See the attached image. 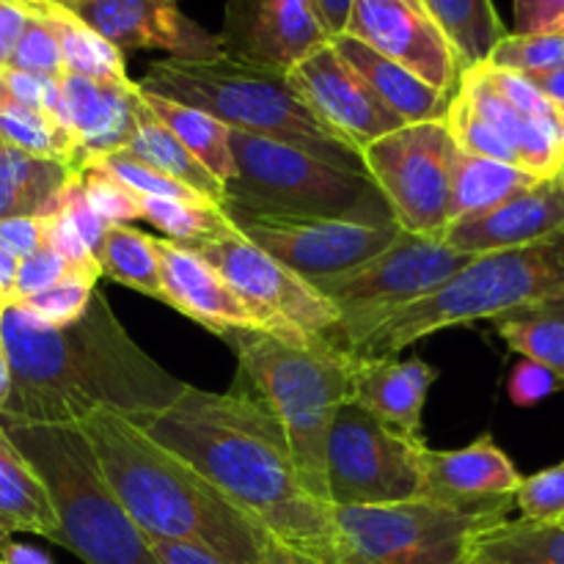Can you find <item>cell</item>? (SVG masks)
Wrapping results in <instances>:
<instances>
[{"label": "cell", "mask_w": 564, "mask_h": 564, "mask_svg": "<svg viewBox=\"0 0 564 564\" xmlns=\"http://www.w3.org/2000/svg\"><path fill=\"white\" fill-rule=\"evenodd\" d=\"M0 339L11 364V397L0 422L77 424L113 411L143 424L187 389L135 345L99 290L86 314L64 328L6 303Z\"/></svg>", "instance_id": "6da1fadb"}, {"label": "cell", "mask_w": 564, "mask_h": 564, "mask_svg": "<svg viewBox=\"0 0 564 564\" xmlns=\"http://www.w3.org/2000/svg\"><path fill=\"white\" fill-rule=\"evenodd\" d=\"M141 427L191 463L270 538L336 564L334 507L308 494L284 427L257 394L187 386Z\"/></svg>", "instance_id": "7a4b0ae2"}, {"label": "cell", "mask_w": 564, "mask_h": 564, "mask_svg": "<svg viewBox=\"0 0 564 564\" xmlns=\"http://www.w3.org/2000/svg\"><path fill=\"white\" fill-rule=\"evenodd\" d=\"M77 424L110 488L149 540L198 543L231 564L259 562L268 532L141 424L113 411H97Z\"/></svg>", "instance_id": "3957f363"}, {"label": "cell", "mask_w": 564, "mask_h": 564, "mask_svg": "<svg viewBox=\"0 0 564 564\" xmlns=\"http://www.w3.org/2000/svg\"><path fill=\"white\" fill-rule=\"evenodd\" d=\"M543 306H564V237L471 257L438 290L375 325L347 356L356 361L400 358L405 347L438 330Z\"/></svg>", "instance_id": "277c9868"}, {"label": "cell", "mask_w": 564, "mask_h": 564, "mask_svg": "<svg viewBox=\"0 0 564 564\" xmlns=\"http://www.w3.org/2000/svg\"><path fill=\"white\" fill-rule=\"evenodd\" d=\"M0 427L47 490L58 545L86 564H158L80 424L0 422Z\"/></svg>", "instance_id": "5b68a950"}, {"label": "cell", "mask_w": 564, "mask_h": 564, "mask_svg": "<svg viewBox=\"0 0 564 564\" xmlns=\"http://www.w3.org/2000/svg\"><path fill=\"white\" fill-rule=\"evenodd\" d=\"M143 91L213 116L229 130L273 138L339 169L367 174L356 149L330 135L281 72L257 69L231 58L154 61L138 83Z\"/></svg>", "instance_id": "8992f818"}, {"label": "cell", "mask_w": 564, "mask_h": 564, "mask_svg": "<svg viewBox=\"0 0 564 564\" xmlns=\"http://www.w3.org/2000/svg\"><path fill=\"white\" fill-rule=\"evenodd\" d=\"M220 339L231 347L257 397L284 427L308 494L330 505L325 441L339 408L350 402L356 358L345 350L297 345L262 330H226Z\"/></svg>", "instance_id": "52a82bcc"}, {"label": "cell", "mask_w": 564, "mask_h": 564, "mask_svg": "<svg viewBox=\"0 0 564 564\" xmlns=\"http://www.w3.org/2000/svg\"><path fill=\"white\" fill-rule=\"evenodd\" d=\"M235 176L224 187L226 215L257 218H391L367 174L339 169L290 143L229 130Z\"/></svg>", "instance_id": "ba28073f"}, {"label": "cell", "mask_w": 564, "mask_h": 564, "mask_svg": "<svg viewBox=\"0 0 564 564\" xmlns=\"http://www.w3.org/2000/svg\"><path fill=\"white\" fill-rule=\"evenodd\" d=\"M505 518L430 499L334 507L336 564H466L468 540Z\"/></svg>", "instance_id": "9c48e42d"}, {"label": "cell", "mask_w": 564, "mask_h": 564, "mask_svg": "<svg viewBox=\"0 0 564 564\" xmlns=\"http://www.w3.org/2000/svg\"><path fill=\"white\" fill-rule=\"evenodd\" d=\"M471 257L457 253L441 237L400 231L394 242L369 262L317 281V290L339 314V347L350 352L364 336L397 308L438 290Z\"/></svg>", "instance_id": "30bf717a"}, {"label": "cell", "mask_w": 564, "mask_h": 564, "mask_svg": "<svg viewBox=\"0 0 564 564\" xmlns=\"http://www.w3.org/2000/svg\"><path fill=\"white\" fill-rule=\"evenodd\" d=\"M424 438H408L345 402L325 441L330 507H372L422 499Z\"/></svg>", "instance_id": "8fae6325"}, {"label": "cell", "mask_w": 564, "mask_h": 564, "mask_svg": "<svg viewBox=\"0 0 564 564\" xmlns=\"http://www.w3.org/2000/svg\"><path fill=\"white\" fill-rule=\"evenodd\" d=\"M452 158L455 143L446 119L405 124L361 152L394 224L422 237H441L449 226Z\"/></svg>", "instance_id": "7c38bea8"}, {"label": "cell", "mask_w": 564, "mask_h": 564, "mask_svg": "<svg viewBox=\"0 0 564 564\" xmlns=\"http://www.w3.org/2000/svg\"><path fill=\"white\" fill-rule=\"evenodd\" d=\"M229 220L259 251L312 284L369 262L402 231L394 218H257L231 213Z\"/></svg>", "instance_id": "4fadbf2b"}, {"label": "cell", "mask_w": 564, "mask_h": 564, "mask_svg": "<svg viewBox=\"0 0 564 564\" xmlns=\"http://www.w3.org/2000/svg\"><path fill=\"white\" fill-rule=\"evenodd\" d=\"M196 253L213 264L240 295L279 317L303 345L341 350L339 314L328 297L312 281L259 251L240 231L224 240L204 242Z\"/></svg>", "instance_id": "5bb4252c"}, {"label": "cell", "mask_w": 564, "mask_h": 564, "mask_svg": "<svg viewBox=\"0 0 564 564\" xmlns=\"http://www.w3.org/2000/svg\"><path fill=\"white\" fill-rule=\"evenodd\" d=\"M286 80L314 119L358 154L378 138L405 127V121L375 97L372 88L330 42L292 66Z\"/></svg>", "instance_id": "9a60e30c"}, {"label": "cell", "mask_w": 564, "mask_h": 564, "mask_svg": "<svg viewBox=\"0 0 564 564\" xmlns=\"http://www.w3.org/2000/svg\"><path fill=\"white\" fill-rule=\"evenodd\" d=\"M345 36L405 66L438 91H457V55L422 0H352Z\"/></svg>", "instance_id": "2e32d148"}, {"label": "cell", "mask_w": 564, "mask_h": 564, "mask_svg": "<svg viewBox=\"0 0 564 564\" xmlns=\"http://www.w3.org/2000/svg\"><path fill=\"white\" fill-rule=\"evenodd\" d=\"M218 36L226 58L281 75L330 42L312 0H231Z\"/></svg>", "instance_id": "e0dca14e"}, {"label": "cell", "mask_w": 564, "mask_h": 564, "mask_svg": "<svg viewBox=\"0 0 564 564\" xmlns=\"http://www.w3.org/2000/svg\"><path fill=\"white\" fill-rule=\"evenodd\" d=\"M154 251H158L165 306L176 308L202 328L213 330L215 336L226 330H262L303 345L279 317L240 295L196 251L174 246L165 237H154Z\"/></svg>", "instance_id": "ac0fdd59"}, {"label": "cell", "mask_w": 564, "mask_h": 564, "mask_svg": "<svg viewBox=\"0 0 564 564\" xmlns=\"http://www.w3.org/2000/svg\"><path fill=\"white\" fill-rule=\"evenodd\" d=\"M121 55L163 50L174 61L224 58L218 33L182 14L176 0H83L72 9Z\"/></svg>", "instance_id": "d6986e66"}, {"label": "cell", "mask_w": 564, "mask_h": 564, "mask_svg": "<svg viewBox=\"0 0 564 564\" xmlns=\"http://www.w3.org/2000/svg\"><path fill=\"white\" fill-rule=\"evenodd\" d=\"M564 237V171L540 176L494 209L452 220L441 240L457 253L512 251Z\"/></svg>", "instance_id": "ffe728a7"}, {"label": "cell", "mask_w": 564, "mask_h": 564, "mask_svg": "<svg viewBox=\"0 0 564 564\" xmlns=\"http://www.w3.org/2000/svg\"><path fill=\"white\" fill-rule=\"evenodd\" d=\"M422 499L494 516H510L516 507V490L523 482L516 463L496 446L490 433L479 435L463 449L438 452L427 446L422 455Z\"/></svg>", "instance_id": "44dd1931"}, {"label": "cell", "mask_w": 564, "mask_h": 564, "mask_svg": "<svg viewBox=\"0 0 564 564\" xmlns=\"http://www.w3.org/2000/svg\"><path fill=\"white\" fill-rule=\"evenodd\" d=\"M61 119L75 138L80 169L99 154L127 149L135 132L138 83L97 80L64 72L58 77Z\"/></svg>", "instance_id": "7402d4cb"}, {"label": "cell", "mask_w": 564, "mask_h": 564, "mask_svg": "<svg viewBox=\"0 0 564 564\" xmlns=\"http://www.w3.org/2000/svg\"><path fill=\"white\" fill-rule=\"evenodd\" d=\"M435 380L438 369L416 356L356 361L350 402L408 438H424L422 413Z\"/></svg>", "instance_id": "603a6c76"}, {"label": "cell", "mask_w": 564, "mask_h": 564, "mask_svg": "<svg viewBox=\"0 0 564 564\" xmlns=\"http://www.w3.org/2000/svg\"><path fill=\"white\" fill-rule=\"evenodd\" d=\"M457 91L468 99L474 110L505 138L516 152L518 165L532 176H551L562 171L564 163V124L560 121H534L518 113L494 88L482 64L460 72Z\"/></svg>", "instance_id": "cb8c5ba5"}, {"label": "cell", "mask_w": 564, "mask_h": 564, "mask_svg": "<svg viewBox=\"0 0 564 564\" xmlns=\"http://www.w3.org/2000/svg\"><path fill=\"white\" fill-rule=\"evenodd\" d=\"M330 44H334L336 53L361 75V80L372 88L375 97H378L391 113L400 116L405 124L446 119L455 94H446L427 86L422 77L408 72L405 66L383 58L380 53L369 50L367 44L356 42V39L345 36V33L330 39Z\"/></svg>", "instance_id": "d4e9b609"}, {"label": "cell", "mask_w": 564, "mask_h": 564, "mask_svg": "<svg viewBox=\"0 0 564 564\" xmlns=\"http://www.w3.org/2000/svg\"><path fill=\"white\" fill-rule=\"evenodd\" d=\"M17 532L58 543V521L42 479L0 427V534Z\"/></svg>", "instance_id": "484cf974"}, {"label": "cell", "mask_w": 564, "mask_h": 564, "mask_svg": "<svg viewBox=\"0 0 564 564\" xmlns=\"http://www.w3.org/2000/svg\"><path fill=\"white\" fill-rule=\"evenodd\" d=\"M72 174V165L61 160L33 158L20 149L0 147V220L44 218L58 209V193Z\"/></svg>", "instance_id": "4316f807"}, {"label": "cell", "mask_w": 564, "mask_h": 564, "mask_svg": "<svg viewBox=\"0 0 564 564\" xmlns=\"http://www.w3.org/2000/svg\"><path fill=\"white\" fill-rule=\"evenodd\" d=\"M466 564H564V523H490L468 540Z\"/></svg>", "instance_id": "83f0119b"}, {"label": "cell", "mask_w": 564, "mask_h": 564, "mask_svg": "<svg viewBox=\"0 0 564 564\" xmlns=\"http://www.w3.org/2000/svg\"><path fill=\"white\" fill-rule=\"evenodd\" d=\"M127 152L135 154L143 163L154 165L158 171H163L171 180L182 182L191 191L202 193L204 198H209L213 204L224 202V185L182 147L174 138V132L160 121V116L149 108L147 97H143L141 86H138V99H135V132H132L130 143H127Z\"/></svg>", "instance_id": "f1b7e54d"}, {"label": "cell", "mask_w": 564, "mask_h": 564, "mask_svg": "<svg viewBox=\"0 0 564 564\" xmlns=\"http://www.w3.org/2000/svg\"><path fill=\"white\" fill-rule=\"evenodd\" d=\"M534 180H540V176H532L518 165L474 158V154L460 152L455 147L449 176V224L457 218H468V215L488 213L496 204L510 198L512 193L532 185Z\"/></svg>", "instance_id": "f546056e"}, {"label": "cell", "mask_w": 564, "mask_h": 564, "mask_svg": "<svg viewBox=\"0 0 564 564\" xmlns=\"http://www.w3.org/2000/svg\"><path fill=\"white\" fill-rule=\"evenodd\" d=\"M28 9L33 14L42 17L47 22V28L53 31L55 42L61 47V58H64V69L72 75L83 77H97V80H113V83H127V66L124 55L113 47L110 42H105L94 28H88L86 22L77 14H72L69 9H58V6L47 3H33L25 0Z\"/></svg>", "instance_id": "4dcf8cb0"}, {"label": "cell", "mask_w": 564, "mask_h": 564, "mask_svg": "<svg viewBox=\"0 0 564 564\" xmlns=\"http://www.w3.org/2000/svg\"><path fill=\"white\" fill-rule=\"evenodd\" d=\"M457 55L460 72L485 64L507 36L494 0H422Z\"/></svg>", "instance_id": "1f68e13d"}, {"label": "cell", "mask_w": 564, "mask_h": 564, "mask_svg": "<svg viewBox=\"0 0 564 564\" xmlns=\"http://www.w3.org/2000/svg\"><path fill=\"white\" fill-rule=\"evenodd\" d=\"M143 91V88H141ZM149 108L160 116L165 127L174 132L176 141L220 182L229 185L235 176V158H231V141H229V127L220 124L213 116L202 113L187 105L171 102V99L158 97V94L143 91Z\"/></svg>", "instance_id": "d6a6232c"}, {"label": "cell", "mask_w": 564, "mask_h": 564, "mask_svg": "<svg viewBox=\"0 0 564 564\" xmlns=\"http://www.w3.org/2000/svg\"><path fill=\"white\" fill-rule=\"evenodd\" d=\"M97 262L102 275H108L116 284L165 303L163 279H160V262L152 235H143V231L132 229V226H110L105 231Z\"/></svg>", "instance_id": "836d02e7"}, {"label": "cell", "mask_w": 564, "mask_h": 564, "mask_svg": "<svg viewBox=\"0 0 564 564\" xmlns=\"http://www.w3.org/2000/svg\"><path fill=\"white\" fill-rule=\"evenodd\" d=\"M0 143L33 154V158L61 160L80 171L75 138L53 116L17 102L3 88H0Z\"/></svg>", "instance_id": "e575fe53"}, {"label": "cell", "mask_w": 564, "mask_h": 564, "mask_svg": "<svg viewBox=\"0 0 564 564\" xmlns=\"http://www.w3.org/2000/svg\"><path fill=\"white\" fill-rule=\"evenodd\" d=\"M141 220H149L174 246L196 251L198 246L237 235V226L218 204H193L176 198H141Z\"/></svg>", "instance_id": "d590c367"}, {"label": "cell", "mask_w": 564, "mask_h": 564, "mask_svg": "<svg viewBox=\"0 0 564 564\" xmlns=\"http://www.w3.org/2000/svg\"><path fill=\"white\" fill-rule=\"evenodd\" d=\"M494 325L510 350L529 361L543 364L564 386V306L529 308L494 319Z\"/></svg>", "instance_id": "8d00e7d4"}, {"label": "cell", "mask_w": 564, "mask_h": 564, "mask_svg": "<svg viewBox=\"0 0 564 564\" xmlns=\"http://www.w3.org/2000/svg\"><path fill=\"white\" fill-rule=\"evenodd\" d=\"M86 165H97V169L108 171L110 176H116L121 185L130 187V191L141 198H176V202L213 204L209 198H204L202 193L191 191V187L182 185V182L171 180V176H165L163 171H158L154 165L138 160L135 154H130L127 149L99 154V158L88 160Z\"/></svg>", "instance_id": "74e56055"}, {"label": "cell", "mask_w": 564, "mask_h": 564, "mask_svg": "<svg viewBox=\"0 0 564 564\" xmlns=\"http://www.w3.org/2000/svg\"><path fill=\"white\" fill-rule=\"evenodd\" d=\"M499 69L518 72V75H540V72L562 69L564 66V36H545V33H507L485 61Z\"/></svg>", "instance_id": "f35d334b"}, {"label": "cell", "mask_w": 564, "mask_h": 564, "mask_svg": "<svg viewBox=\"0 0 564 564\" xmlns=\"http://www.w3.org/2000/svg\"><path fill=\"white\" fill-rule=\"evenodd\" d=\"M97 284L86 279H66L61 284L50 286V290L28 295L22 301H14L17 306L25 308L28 314L39 319V323L50 325V328H64V325L77 323L86 314L88 303H91Z\"/></svg>", "instance_id": "ab89813d"}, {"label": "cell", "mask_w": 564, "mask_h": 564, "mask_svg": "<svg viewBox=\"0 0 564 564\" xmlns=\"http://www.w3.org/2000/svg\"><path fill=\"white\" fill-rule=\"evenodd\" d=\"M83 191H86L88 204L97 213L105 226H130L132 220H141V196L121 185L116 176L97 165H83L80 169Z\"/></svg>", "instance_id": "60d3db41"}, {"label": "cell", "mask_w": 564, "mask_h": 564, "mask_svg": "<svg viewBox=\"0 0 564 564\" xmlns=\"http://www.w3.org/2000/svg\"><path fill=\"white\" fill-rule=\"evenodd\" d=\"M28 6V3H25ZM11 69L28 72V75L50 77V80H58L64 75V58H61V47L55 42L53 31L47 28V22L39 14H33L28 9V25L22 31L20 42H17L14 53L9 58Z\"/></svg>", "instance_id": "b9f144b4"}, {"label": "cell", "mask_w": 564, "mask_h": 564, "mask_svg": "<svg viewBox=\"0 0 564 564\" xmlns=\"http://www.w3.org/2000/svg\"><path fill=\"white\" fill-rule=\"evenodd\" d=\"M516 510L527 521L556 523L564 518V460L523 477L516 490Z\"/></svg>", "instance_id": "7bdbcfd3"}, {"label": "cell", "mask_w": 564, "mask_h": 564, "mask_svg": "<svg viewBox=\"0 0 564 564\" xmlns=\"http://www.w3.org/2000/svg\"><path fill=\"white\" fill-rule=\"evenodd\" d=\"M44 242L75 270L77 275L88 281H99L102 279V270H99L97 257L86 248V242L80 240V235L75 231L72 220L66 218L61 209H55L53 215H44Z\"/></svg>", "instance_id": "ee69618b"}, {"label": "cell", "mask_w": 564, "mask_h": 564, "mask_svg": "<svg viewBox=\"0 0 564 564\" xmlns=\"http://www.w3.org/2000/svg\"><path fill=\"white\" fill-rule=\"evenodd\" d=\"M66 279H83V275H77L75 270H72L69 264H66L64 259H61L58 253H55L53 248L44 242V246L39 248V251H33L31 257L20 259V268H17L14 297H11V303L22 301V297H28V295H36V292L50 290V286L61 284V281H66ZM94 284H97V281H94Z\"/></svg>", "instance_id": "f6af8a7d"}, {"label": "cell", "mask_w": 564, "mask_h": 564, "mask_svg": "<svg viewBox=\"0 0 564 564\" xmlns=\"http://www.w3.org/2000/svg\"><path fill=\"white\" fill-rule=\"evenodd\" d=\"M58 209L72 220V226H75V231L80 235V240L86 242L88 251L97 257L99 248H102L108 226L97 218V213H94L91 204H88L86 191H83V182H80V171L72 174L69 180H66V185L61 187Z\"/></svg>", "instance_id": "bcb514c9"}, {"label": "cell", "mask_w": 564, "mask_h": 564, "mask_svg": "<svg viewBox=\"0 0 564 564\" xmlns=\"http://www.w3.org/2000/svg\"><path fill=\"white\" fill-rule=\"evenodd\" d=\"M560 378H556L551 369H545L543 364H534L529 358L518 361L512 367L510 380H507V391H510V400L518 408H534L540 402L549 400L556 389H560Z\"/></svg>", "instance_id": "7dc6e473"}, {"label": "cell", "mask_w": 564, "mask_h": 564, "mask_svg": "<svg viewBox=\"0 0 564 564\" xmlns=\"http://www.w3.org/2000/svg\"><path fill=\"white\" fill-rule=\"evenodd\" d=\"M564 36V0H516V31Z\"/></svg>", "instance_id": "c3c4849f"}, {"label": "cell", "mask_w": 564, "mask_h": 564, "mask_svg": "<svg viewBox=\"0 0 564 564\" xmlns=\"http://www.w3.org/2000/svg\"><path fill=\"white\" fill-rule=\"evenodd\" d=\"M0 242L9 253L17 259L31 257L33 251L44 246V224L42 218H31V215H20V218L0 220Z\"/></svg>", "instance_id": "681fc988"}, {"label": "cell", "mask_w": 564, "mask_h": 564, "mask_svg": "<svg viewBox=\"0 0 564 564\" xmlns=\"http://www.w3.org/2000/svg\"><path fill=\"white\" fill-rule=\"evenodd\" d=\"M149 545L158 564H231L215 551L198 543H185V540H149Z\"/></svg>", "instance_id": "f907efd6"}, {"label": "cell", "mask_w": 564, "mask_h": 564, "mask_svg": "<svg viewBox=\"0 0 564 564\" xmlns=\"http://www.w3.org/2000/svg\"><path fill=\"white\" fill-rule=\"evenodd\" d=\"M28 25L25 0H0V66H9L11 53Z\"/></svg>", "instance_id": "816d5d0a"}, {"label": "cell", "mask_w": 564, "mask_h": 564, "mask_svg": "<svg viewBox=\"0 0 564 564\" xmlns=\"http://www.w3.org/2000/svg\"><path fill=\"white\" fill-rule=\"evenodd\" d=\"M257 564H328V562L317 560V556L306 554V551L295 549V545L284 543V540H279V538H270L268 534Z\"/></svg>", "instance_id": "f5cc1de1"}, {"label": "cell", "mask_w": 564, "mask_h": 564, "mask_svg": "<svg viewBox=\"0 0 564 564\" xmlns=\"http://www.w3.org/2000/svg\"><path fill=\"white\" fill-rule=\"evenodd\" d=\"M0 564H53V560L44 551L14 540V534H0Z\"/></svg>", "instance_id": "db71d44e"}, {"label": "cell", "mask_w": 564, "mask_h": 564, "mask_svg": "<svg viewBox=\"0 0 564 564\" xmlns=\"http://www.w3.org/2000/svg\"><path fill=\"white\" fill-rule=\"evenodd\" d=\"M314 3V11H317L319 22H323V28L328 31V36H339V33H345V25H347V17H350V9H352V0H312Z\"/></svg>", "instance_id": "11a10c76"}, {"label": "cell", "mask_w": 564, "mask_h": 564, "mask_svg": "<svg viewBox=\"0 0 564 564\" xmlns=\"http://www.w3.org/2000/svg\"><path fill=\"white\" fill-rule=\"evenodd\" d=\"M534 83L540 94L554 105L556 113L564 119V66L562 69H551V72H540V75H523Z\"/></svg>", "instance_id": "9f6ffc18"}, {"label": "cell", "mask_w": 564, "mask_h": 564, "mask_svg": "<svg viewBox=\"0 0 564 564\" xmlns=\"http://www.w3.org/2000/svg\"><path fill=\"white\" fill-rule=\"evenodd\" d=\"M17 268H20V259L6 251L3 242H0V306L11 303V297H14Z\"/></svg>", "instance_id": "6f0895ef"}, {"label": "cell", "mask_w": 564, "mask_h": 564, "mask_svg": "<svg viewBox=\"0 0 564 564\" xmlns=\"http://www.w3.org/2000/svg\"><path fill=\"white\" fill-rule=\"evenodd\" d=\"M9 397H11V364H9V356H6L3 339H0V413H3L6 405H9Z\"/></svg>", "instance_id": "680465c9"}, {"label": "cell", "mask_w": 564, "mask_h": 564, "mask_svg": "<svg viewBox=\"0 0 564 564\" xmlns=\"http://www.w3.org/2000/svg\"><path fill=\"white\" fill-rule=\"evenodd\" d=\"M33 3H47V6H58V9H75V6H80L83 0H33Z\"/></svg>", "instance_id": "91938a15"}, {"label": "cell", "mask_w": 564, "mask_h": 564, "mask_svg": "<svg viewBox=\"0 0 564 564\" xmlns=\"http://www.w3.org/2000/svg\"><path fill=\"white\" fill-rule=\"evenodd\" d=\"M556 523H564V518H562V521H556Z\"/></svg>", "instance_id": "94428289"}, {"label": "cell", "mask_w": 564, "mask_h": 564, "mask_svg": "<svg viewBox=\"0 0 564 564\" xmlns=\"http://www.w3.org/2000/svg\"><path fill=\"white\" fill-rule=\"evenodd\" d=\"M0 312H3V306H0Z\"/></svg>", "instance_id": "6125c7cd"}, {"label": "cell", "mask_w": 564, "mask_h": 564, "mask_svg": "<svg viewBox=\"0 0 564 564\" xmlns=\"http://www.w3.org/2000/svg\"><path fill=\"white\" fill-rule=\"evenodd\" d=\"M562 171H564V163H562Z\"/></svg>", "instance_id": "be15d7a7"}, {"label": "cell", "mask_w": 564, "mask_h": 564, "mask_svg": "<svg viewBox=\"0 0 564 564\" xmlns=\"http://www.w3.org/2000/svg\"><path fill=\"white\" fill-rule=\"evenodd\" d=\"M0 147H3V143H0Z\"/></svg>", "instance_id": "e7e4bbea"}]
</instances>
